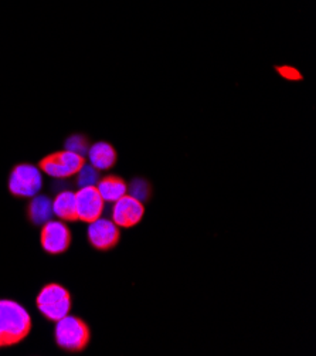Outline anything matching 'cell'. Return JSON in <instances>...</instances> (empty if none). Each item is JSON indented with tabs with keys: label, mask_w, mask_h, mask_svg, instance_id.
Returning <instances> with one entry per match:
<instances>
[{
	"label": "cell",
	"mask_w": 316,
	"mask_h": 356,
	"mask_svg": "<svg viewBox=\"0 0 316 356\" xmlns=\"http://www.w3.org/2000/svg\"><path fill=\"white\" fill-rule=\"evenodd\" d=\"M145 215L144 203L132 197L131 195H125L113 206V222L122 229H131L142 220Z\"/></svg>",
	"instance_id": "8"
},
{
	"label": "cell",
	"mask_w": 316,
	"mask_h": 356,
	"mask_svg": "<svg viewBox=\"0 0 316 356\" xmlns=\"http://www.w3.org/2000/svg\"><path fill=\"white\" fill-rule=\"evenodd\" d=\"M76 203L78 220L91 223L102 216L105 202L95 186L80 188L78 192H76Z\"/></svg>",
	"instance_id": "9"
},
{
	"label": "cell",
	"mask_w": 316,
	"mask_h": 356,
	"mask_svg": "<svg viewBox=\"0 0 316 356\" xmlns=\"http://www.w3.org/2000/svg\"><path fill=\"white\" fill-rule=\"evenodd\" d=\"M36 304L42 315L50 321L57 323L58 319L64 318L72 309V296L61 284H46L40 290L36 298Z\"/></svg>",
	"instance_id": "3"
},
{
	"label": "cell",
	"mask_w": 316,
	"mask_h": 356,
	"mask_svg": "<svg viewBox=\"0 0 316 356\" xmlns=\"http://www.w3.org/2000/svg\"><path fill=\"white\" fill-rule=\"evenodd\" d=\"M27 216L34 226H43L53 216V200L46 195H36L33 196L28 209Z\"/></svg>",
	"instance_id": "12"
},
{
	"label": "cell",
	"mask_w": 316,
	"mask_h": 356,
	"mask_svg": "<svg viewBox=\"0 0 316 356\" xmlns=\"http://www.w3.org/2000/svg\"><path fill=\"white\" fill-rule=\"evenodd\" d=\"M43 186L40 168L31 163L16 165L9 176V192L17 197H33Z\"/></svg>",
	"instance_id": "4"
},
{
	"label": "cell",
	"mask_w": 316,
	"mask_h": 356,
	"mask_svg": "<svg viewBox=\"0 0 316 356\" xmlns=\"http://www.w3.org/2000/svg\"><path fill=\"white\" fill-rule=\"evenodd\" d=\"M90 148L88 138L84 134H73L69 135L64 142V149L85 156Z\"/></svg>",
	"instance_id": "14"
},
{
	"label": "cell",
	"mask_w": 316,
	"mask_h": 356,
	"mask_svg": "<svg viewBox=\"0 0 316 356\" xmlns=\"http://www.w3.org/2000/svg\"><path fill=\"white\" fill-rule=\"evenodd\" d=\"M40 241L49 254H63L72 245V232L63 220H49L43 225Z\"/></svg>",
	"instance_id": "6"
},
{
	"label": "cell",
	"mask_w": 316,
	"mask_h": 356,
	"mask_svg": "<svg viewBox=\"0 0 316 356\" xmlns=\"http://www.w3.org/2000/svg\"><path fill=\"white\" fill-rule=\"evenodd\" d=\"M31 330L27 309L13 300H0V348L22 342Z\"/></svg>",
	"instance_id": "1"
},
{
	"label": "cell",
	"mask_w": 316,
	"mask_h": 356,
	"mask_svg": "<svg viewBox=\"0 0 316 356\" xmlns=\"http://www.w3.org/2000/svg\"><path fill=\"white\" fill-rule=\"evenodd\" d=\"M84 163V156L63 149L44 156L40 161L39 168L46 175L54 177V179H68V177L76 176Z\"/></svg>",
	"instance_id": "5"
},
{
	"label": "cell",
	"mask_w": 316,
	"mask_h": 356,
	"mask_svg": "<svg viewBox=\"0 0 316 356\" xmlns=\"http://www.w3.org/2000/svg\"><path fill=\"white\" fill-rule=\"evenodd\" d=\"M105 203H114L128 193V185L119 176H105L95 185Z\"/></svg>",
	"instance_id": "11"
},
{
	"label": "cell",
	"mask_w": 316,
	"mask_h": 356,
	"mask_svg": "<svg viewBox=\"0 0 316 356\" xmlns=\"http://www.w3.org/2000/svg\"><path fill=\"white\" fill-rule=\"evenodd\" d=\"M275 70H276V73L284 80H288V81H302L303 80V76L301 74V71L292 65H276Z\"/></svg>",
	"instance_id": "17"
},
{
	"label": "cell",
	"mask_w": 316,
	"mask_h": 356,
	"mask_svg": "<svg viewBox=\"0 0 316 356\" xmlns=\"http://www.w3.org/2000/svg\"><path fill=\"white\" fill-rule=\"evenodd\" d=\"M88 162L98 170H108L117 163V151L115 148L108 144V142H95L94 145H90L88 152Z\"/></svg>",
	"instance_id": "10"
},
{
	"label": "cell",
	"mask_w": 316,
	"mask_h": 356,
	"mask_svg": "<svg viewBox=\"0 0 316 356\" xmlns=\"http://www.w3.org/2000/svg\"><path fill=\"white\" fill-rule=\"evenodd\" d=\"M53 215H56L63 222L78 220L76 193L72 191H64L57 193V196L53 200Z\"/></svg>",
	"instance_id": "13"
},
{
	"label": "cell",
	"mask_w": 316,
	"mask_h": 356,
	"mask_svg": "<svg viewBox=\"0 0 316 356\" xmlns=\"http://www.w3.org/2000/svg\"><path fill=\"white\" fill-rule=\"evenodd\" d=\"M128 195L144 203L151 197V185L148 181L142 179V177H136L128 186Z\"/></svg>",
	"instance_id": "16"
},
{
	"label": "cell",
	"mask_w": 316,
	"mask_h": 356,
	"mask_svg": "<svg viewBox=\"0 0 316 356\" xmlns=\"http://www.w3.org/2000/svg\"><path fill=\"white\" fill-rule=\"evenodd\" d=\"M54 337L61 349L68 352H80L88 345L91 332L81 318L68 314L56 323Z\"/></svg>",
	"instance_id": "2"
},
{
	"label": "cell",
	"mask_w": 316,
	"mask_h": 356,
	"mask_svg": "<svg viewBox=\"0 0 316 356\" xmlns=\"http://www.w3.org/2000/svg\"><path fill=\"white\" fill-rule=\"evenodd\" d=\"M88 225V241L94 248H97V250L107 252L118 244L119 227L113 220L101 216Z\"/></svg>",
	"instance_id": "7"
},
{
	"label": "cell",
	"mask_w": 316,
	"mask_h": 356,
	"mask_svg": "<svg viewBox=\"0 0 316 356\" xmlns=\"http://www.w3.org/2000/svg\"><path fill=\"white\" fill-rule=\"evenodd\" d=\"M99 181V170L95 169L92 165L84 163L83 168L76 173V182L78 188L85 186H95Z\"/></svg>",
	"instance_id": "15"
}]
</instances>
